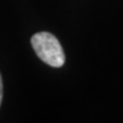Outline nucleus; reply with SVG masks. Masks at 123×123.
I'll use <instances>...</instances> for the list:
<instances>
[{
    "mask_svg": "<svg viewBox=\"0 0 123 123\" xmlns=\"http://www.w3.org/2000/svg\"><path fill=\"white\" fill-rule=\"evenodd\" d=\"M31 44L34 49L38 57L46 64L53 67H61L65 63V54L62 48L59 41L48 32L35 33L32 39Z\"/></svg>",
    "mask_w": 123,
    "mask_h": 123,
    "instance_id": "1",
    "label": "nucleus"
},
{
    "mask_svg": "<svg viewBox=\"0 0 123 123\" xmlns=\"http://www.w3.org/2000/svg\"><path fill=\"white\" fill-rule=\"evenodd\" d=\"M1 100H2V81L0 76V105H1Z\"/></svg>",
    "mask_w": 123,
    "mask_h": 123,
    "instance_id": "2",
    "label": "nucleus"
}]
</instances>
